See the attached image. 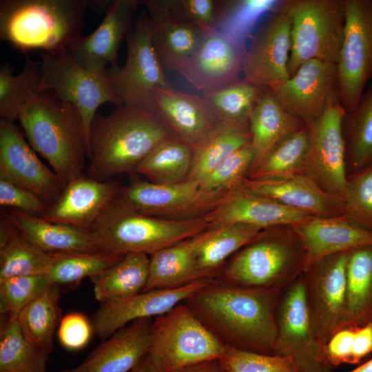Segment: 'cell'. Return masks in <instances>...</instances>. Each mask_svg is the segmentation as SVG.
Segmentation results:
<instances>
[{"instance_id":"52","label":"cell","mask_w":372,"mask_h":372,"mask_svg":"<svg viewBox=\"0 0 372 372\" xmlns=\"http://www.w3.org/2000/svg\"><path fill=\"white\" fill-rule=\"evenodd\" d=\"M353 333L354 327H343L327 342L325 354L328 362L333 367L342 364H351Z\"/></svg>"},{"instance_id":"40","label":"cell","mask_w":372,"mask_h":372,"mask_svg":"<svg viewBox=\"0 0 372 372\" xmlns=\"http://www.w3.org/2000/svg\"><path fill=\"white\" fill-rule=\"evenodd\" d=\"M309 132L307 126L291 133L269 152L250 179H282L305 174Z\"/></svg>"},{"instance_id":"51","label":"cell","mask_w":372,"mask_h":372,"mask_svg":"<svg viewBox=\"0 0 372 372\" xmlns=\"http://www.w3.org/2000/svg\"><path fill=\"white\" fill-rule=\"evenodd\" d=\"M0 205L19 209L27 214H43L48 207L30 191L0 177Z\"/></svg>"},{"instance_id":"37","label":"cell","mask_w":372,"mask_h":372,"mask_svg":"<svg viewBox=\"0 0 372 372\" xmlns=\"http://www.w3.org/2000/svg\"><path fill=\"white\" fill-rule=\"evenodd\" d=\"M194 149L172 136L158 145L136 167L147 180L160 185H172L187 180Z\"/></svg>"},{"instance_id":"36","label":"cell","mask_w":372,"mask_h":372,"mask_svg":"<svg viewBox=\"0 0 372 372\" xmlns=\"http://www.w3.org/2000/svg\"><path fill=\"white\" fill-rule=\"evenodd\" d=\"M251 142L249 125L221 123L194 148L187 180L200 182L234 152Z\"/></svg>"},{"instance_id":"1","label":"cell","mask_w":372,"mask_h":372,"mask_svg":"<svg viewBox=\"0 0 372 372\" xmlns=\"http://www.w3.org/2000/svg\"><path fill=\"white\" fill-rule=\"evenodd\" d=\"M280 292L213 278L183 302L225 347L273 354Z\"/></svg>"},{"instance_id":"47","label":"cell","mask_w":372,"mask_h":372,"mask_svg":"<svg viewBox=\"0 0 372 372\" xmlns=\"http://www.w3.org/2000/svg\"><path fill=\"white\" fill-rule=\"evenodd\" d=\"M342 202L344 215L372 231V165L348 178Z\"/></svg>"},{"instance_id":"38","label":"cell","mask_w":372,"mask_h":372,"mask_svg":"<svg viewBox=\"0 0 372 372\" xmlns=\"http://www.w3.org/2000/svg\"><path fill=\"white\" fill-rule=\"evenodd\" d=\"M14 67L3 63L0 67V116L1 120L14 122L21 110L41 94L40 61L25 54L21 72L14 75Z\"/></svg>"},{"instance_id":"41","label":"cell","mask_w":372,"mask_h":372,"mask_svg":"<svg viewBox=\"0 0 372 372\" xmlns=\"http://www.w3.org/2000/svg\"><path fill=\"white\" fill-rule=\"evenodd\" d=\"M59 291L51 285L17 315L25 337L33 344L50 353L54 348V334L61 322Z\"/></svg>"},{"instance_id":"30","label":"cell","mask_w":372,"mask_h":372,"mask_svg":"<svg viewBox=\"0 0 372 372\" xmlns=\"http://www.w3.org/2000/svg\"><path fill=\"white\" fill-rule=\"evenodd\" d=\"M264 230L243 223H227L203 233L194 256L196 280L216 278L227 260Z\"/></svg>"},{"instance_id":"5","label":"cell","mask_w":372,"mask_h":372,"mask_svg":"<svg viewBox=\"0 0 372 372\" xmlns=\"http://www.w3.org/2000/svg\"><path fill=\"white\" fill-rule=\"evenodd\" d=\"M282 227L265 229L236 251L216 278L237 286L279 292L290 285L306 269L307 254L291 227Z\"/></svg>"},{"instance_id":"7","label":"cell","mask_w":372,"mask_h":372,"mask_svg":"<svg viewBox=\"0 0 372 372\" xmlns=\"http://www.w3.org/2000/svg\"><path fill=\"white\" fill-rule=\"evenodd\" d=\"M225 349L184 302L153 320L147 356L158 372L220 359Z\"/></svg>"},{"instance_id":"3","label":"cell","mask_w":372,"mask_h":372,"mask_svg":"<svg viewBox=\"0 0 372 372\" xmlns=\"http://www.w3.org/2000/svg\"><path fill=\"white\" fill-rule=\"evenodd\" d=\"M87 0H1L0 39L24 54L65 50L81 37Z\"/></svg>"},{"instance_id":"17","label":"cell","mask_w":372,"mask_h":372,"mask_svg":"<svg viewBox=\"0 0 372 372\" xmlns=\"http://www.w3.org/2000/svg\"><path fill=\"white\" fill-rule=\"evenodd\" d=\"M34 151L14 122L0 120V177L30 191L50 205L65 185Z\"/></svg>"},{"instance_id":"24","label":"cell","mask_w":372,"mask_h":372,"mask_svg":"<svg viewBox=\"0 0 372 372\" xmlns=\"http://www.w3.org/2000/svg\"><path fill=\"white\" fill-rule=\"evenodd\" d=\"M118 192L119 188L112 183L82 175L65 185L42 217L90 230L108 205L117 198Z\"/></svg>"},{"instance_id":"6","label":"cell","mask_w":372,"mask_h":372,"mask_svg":"<svg viewBox=\"0 0 372 372\" xmlns=\"http://www.w3.org/2000/svg\"><path fill=\"white\" fill-rule=\"evenodd\" d=\"M209 228L204 217L169 220L147 216L127 207L116 198L90 231L101 251L151 256Z\"/></svg>"},{"instance_id":"4","label":"cell","mask_w":372,"mask_h":372,"mask_svg":"<svg viewBox=\"0 0 372 372\" xmlns=\"http://www.w3.org/2000/svg\"><path fill=\"white\" fill-rule=\"evenodd\" d=\"M18 120L32 148L65 185L82 176L89 148L74 105L41 94L21 110Z\"/></svg>"},{"instance_id":"31","label":"cell","mask_w":372,"mask_h":372,"mask_svg":"<svg viewBox=\"0 0 372 372\" xmlns=\"http://www.w3.org/2000/svg\"><path fill=\"white\" fill-rule=\"evenodd\" d=\"M52 254L29 241L9 216L0 225V280L17 276L47 275Z\"/></svg>"},{"instance_id":"32","label":"cell","mask_w":372,"mask_h":372,"mask_svg":"<svg viewBox=\"0 0 372 372\" xmlns=\"http://www.w3.org/2000/svg\"><path fill=\"white\" fill-rule=\"evenodd\" d=\"M203 232L151 255L143 291L177 288L197 280L194 256Z\"/></svg>"},{"instance_id":"35","label":"cell","mask_w":372,"mask_h":372,"mask_svg":"<svg viewBox=\"0 0 372 372\" xmlns=\"http://www.w3.org/2000/svg\"><path fill=\"white\" fill-rule=\"evenodd\" d=\"M370 322H372V245L349 251L345 327H358Z\"/></svg>"},{"instance_id":"56","label":"cell","mask_w":372,"mask_h":372,"mask_svg":"<svg viewBox=\"0 0 372 372\" xmlns=\"http://www.w3.org/2000/svg\"><path fill=\"white\" fill-rule=\"evenodd\" d=\"M109 3L110 1H88L87 8L91 9L96 14L105 13L108 8Z\"/></svg>"},{"instance_id":"44","label":"cell","mask_w":372,"mask_h":372,"mask_svg":"<svg viewBox=\"0 0 372 372\" xmlns=\"http://www.w3.org/2000/svg\"><path fill=\"white\" fill-rule=\"evenodd\" d=\"M149 19L189 24L206 34L214 29L219 1L214 0H141Z\"/></svg>"},{"instance_id":"57","label":"cell","mask_w":372,"mask_h":372,"mask_svg":"<svg viewBox=\"0 0 372 372\" xmlns=\"http://www.w3.org/2000/svg\"><path fill=\"white\" fill-rule=\"evenodd\" d=\"M349 372H372V359L359 365Z\"/></svg>"},{"instance_id":"49","label":"cell","mask_w":372,"mask_h":372,"mask_svg":"<svg viewBox=\"0 0 372 372\" xmlns=\"http://www.w3.org/2000/svg\"><path fill=\"white\" fill-rule=\"evenodd\" d=\"M228 372H302L289 358L225 347L220 358Z\"/></svg>"},{"instance_id":"43","label":"cell","mask_w":372,"mask_h":372,"mask_svg":"<svg viewBox=\"0 0 372 372\" xmlns=\"http://www.w3.org/2000/svg\"><path fill=\"white\" fill-rule=\"evenodd\" d=\"M52 254L46 276L52 285H72L91 278L118 262L125 255L104 251H70Z\"/></svg>"},{"instance_id":"39","label":"cell","mask_w":372,"mask_h":372,"mask_svg":"<svg viewBox=\"0 0 372 372\" xmlns=\"http://www.w3.org/2000/svg\"><path fill=\"white\" fill-rule=\"evenodd\" d=\"M3 317L0 331V372H47L50 353L25 337L17 316Z\"/></svg>"},{"instance_id":"34","label":"cell","mask_w":372,"mask_h":372,"mask_svg":"<svg viewBox=\"0 0 372 372\" xmlns=\"http://www.w3.org/2000/svg\"><path fill=\"white\" fill-rule=\"evenodd\" d=\"M148 19L152 43L164 70L177 71L198 51L207 34L192 25Z\"/></svg>"},{"instance_id":"19","label":"cell","mask_w":372,"mask_h":372,"mask_svg":"<svg viewBox=\"0 0 372 372\" xmlns=\"http://www.w3.org/2000/svg\"><path fill=\"white\" fill-rule=\"evenodd\" d=\"M245 52L232 36L214 28L177 72L204 95L240 80Z\"/></svg>"},{"instance_id":"8","label":"cell","mask_w":372,"mask_h":372,"mask_svg":"<svg viewBox=\"0 0 372 372\" xmlns=\"http://www.w3.org/2000/svg\"><path fill=\"white\" fill-rule=\"evenodd\" d=\"M291 50L289 72L293 74L310 60L336 64L345 21V0H287Z\"/></svg>"},{"instance_id":"42","label":"cell","mask_w":372,"mask_h":372,"mask_svg":"<svg viewBox=\"0 0 372 372\" xmlns=\"http://www.w3.org/2000/svg\"><path fill=\"white\" fill-rule=\"evenodd\" d=\"M347 157L356 174L372 165V81L343 120Z\"/></svg>"},{"instance_id":"11","label":"cell","mask_w":372,"mask_h":372,"mask_svg":"<svg viewBox=\"0 0 372 372\" xmlns=\"http://www.w3.org/2000/svg\"><path fill=\"white\" fill-rule=\"evenodd\" d=\"M338 97L346 112L372 81V0H345L343 37L336 63Z\"/></svg>"},{"instance_id":"10","label":"cell","mask_w":372,"mask_h":372,"mask_svg":"<svg viewBox=\"0 0 372 372\" xmlns=\"http://www.w3.org/2000/svg\"><path fill=\"white\" fill-rule=\"evenodd\" d=\"M276 324L274 355L291 358L302 372H332L309 315L302 274L280 292Z\"/></svg>"},{"instance_id":"12","label":"cell","mask_w":372,"mask_h":372,"mask_svg":"<svg viewBox=\"0 0 372 372\" xmlns=\"http://www.w3.org/2000/svg\"><path fill=\"white\" fill-rule=\"evenodd\" d=\"M125 64L106 69L107 78L123 105L153 111L152 95L157 87H169L151 40L147 14L142 13L127 39Z\"/></svg>"},{"instance_id":"50","label":"cell","mask_w":372,"mask_h":372,"mask_svg":"<svg viewBox=\"0 0 372 372\" xmlns=\"http://www.w3.org/2000/svg\"><path fill=\"white\" fill-rule=\"evenodd\" d=\"M92 333V322L81 313H70L61 318L58 329V338L66 349L77 351L87 345Z\"/></svg>"},{"instance_id":"55","label":"cell","mask_w":372,"mask_h":372,"mask_svg":"<svg viewBox=\"0 0 372 372\" xmlns=\"http://www.w3.org/2000/svg\"><path fill=\"white\" fill-rule=\"evenodd\" d=\"M130 372H158L150 362L147 355Z\"/></svg>"},{"instance_id":"20","label":"cell","mask_w":372,"mask_h":372,"mask_svg":"<svg viewBox=\"0 0 372 372\" xmlns=\"http://www.w3.org/2000/svg\"><path fill=\"white\" fill-rule=\"evenodd\" d=\"M139 3L137 0H111L105 17L91 34L81 37L65 51L80 65L96 72L117 66L121 43L130 37Z\"/></svg>"},{"instance_id":"2","label":"cell","mask_w":372,"mask_h":372,"mask_svg":"<svg viewBox=\"0 0 372 372\" xmlns=\"http://www.w3.org/2000/svg\"><path fill=\"white\" fill-rule=\"evenodd\" d=\"M174 136L154 112L122 105L109 115L96 114L89 138L90 177L104 180L133 174L158 145Z\"/></svg>"},{"instance_id":"15","label":"cell","mask_w":372,"mask_h":372,"mask_svg":"<svg viewBox=\"0 0 372 372\" xmlns=\"http://www.w3.org/2000/svg\"><path fill=\"white\" fill-rule=\"evenodd\" d=\"M345 114L336 92L320 118L308 127L309 143L305 170V174L321 189L342 200L348 180L343 130Z\"/></svg>"},{"instance_id":"13","label":"cell","mask_w":372,"mask_h":372,"mask_svg":"<svg viewBox=\"0 0 372 372\" xmlns=\"http://www.w3.org/2000/svg\"><path fill=\"white\" fill-rule=\"evenodd\" d=\"M202 189L200 183L185 180L160 185L134 175L130 183L119 189L117 198L140 214L169 220L203 217L229 192Z\"/></svg>"},{"instance_id":"45","label":"cell","mask_w":372,"mask_h":372,"mask_svg":"<svg viewBox=\"0 0 372 372\" xmlns=\"http://www.w3.org/2000/svg\"><path fill=\"white\" fill-rule=\"evenodd\" d=\"M265 88L243 79L203 96L221 123L249 125L250 113Z\"/></svg>"},{"instance_id":"33","label":"cell","mask_w":372,"mask_h":372,"mask_svg":"<svg viewBox=\"0 0 372 372\" xmlns=\"http://www.w3.org/2000/svg\"><path fill=\"white\" fill-rule=\"evenodd\" d=\"M149 257L129 253L116 264L90 278L96 299L101 304L143 291L149 274Z\"/></svg>"},{"instance_id":"53","label":"cell","mask_w":372,"mask_h":372,"mask_svg":"<svg viewBox=\"0 0 372 372\" xmlns=\"http://www.w3.org/2000/svg\"><path fill=\"white\" fill-rule=\"evenodd\" d=\"M372 353V322L354 327L352 342L351 364H359Z\"/></svg>"},{"instance_id":"18","label":"cell","mask_w":372,"mask_h":372,"mask_svg":"<svg viewBox=\"0 0 372 372\" xmlns=\"http://www.w3.org/2000/svg\"><path fill=\"white\" fill-rule=\"evenodd\" d=\"M284 107L307 127L322 115L338 92L336 64L310 60L282 82L269 87Z\"/></svg>"},{"instance_id":"28","label":"cell","mask_w":372,"mask_h":372,"mask_svg":"<svg viewBox=\"0 0 372 372\" xmlns=\"http://www.w3.org/2000/svg\"><path fill=\"white\" fill-rule=\"evenodd\" d=\"M307 125L282 106L269 87H265L249 116L254 158L249 174L280 140Z\"/></svg>"},{"instance_id":"29","label":"cell","mask_w":372,"mask_h":372,"mask_svg":"<svg viewBox=\"0 0 372 372\" xmlns=\"http://www.w3.org/2000/svg\"><path fill=\"white\" fill-rule=\"evenodd\" d=\"M9 218L29 241L46 253L101 251L90 230L20 211L11 212Z\"/></svg>"},{"instance_id":"9","label":"cell","mask_w":372,"mask_h":372,"mask_svg":"<svg viewBox=\"0 0 372 372\" xmlns=\"http://www.w3.org/2000/svg\"><path fill=\"white\" fill-rule=\"evenodd\" d=\"M40 56L41 93L52 90L60 101L76 108L89 148L90 129L97 109L106 103L122 105L121 100L114 92L105 72L85 69L65 50L41 52Z\"/></svg>"},{"instance_id":"48","label":"cell","mask_w":372,"mask_h":372,"mask_svg":"<svg viewBox=\"0 0 372 372\" xmlns=\"http://www.w3.org/2000/svg\"><path fill=\"white\" fill-rule=\"evenodd\" d=\"M254 158L251 142L238 149L200 182L202 189L228 192L238 187L249 173Z\"/></svg>"},{"instance_id":"22","label":"cell","mask_w":372,"mask_h":372,"mask_svg":"<svg viewBox=\"0 0 372 372\" xmlns=\"http://www.w3.org/2000/svg\"><path fill=\"white\" fill-rule=\"evenodd\" d=\"M154 112L172 135L195 148L222 123L203 96L169 87H157L152 95Z\"/></svg>"},{"instance_id":"27","label":"cell","mask_w":372,"mask_h":372,"mask_svg":"<svg viewBox=\"0 0 372 372\" xmlns=\"http://www.w3.org/2000/svg\"><path fill=\"white\" fill-rule=\"evenodd\" d=\"M291 228L304 248L307 267L327 256L372 245V231L345 215L313 217Z\"/></svg>"},{"instance_id":"23","label":"cell","mask_w":372,"mask_h":372,"mask_svg":"<svg viewBox=\"0 0 372 372\" xmlns=\"http://www.w3.org/2000/svg\"><path fill=\"white\" fill-rule=\"evenodd\" d=\"M203 217L211 228L237 223L253 225L265 230L276 227H292L316 216L249 192L239 185L230 190Z\"/></svg>"},{"instance_id":"26","label":"cell","mask_w":372,"mask_h":372,"mask_svg":"<svg viewBox=\"0 0 372 372\" xmlns=\"http://www.w3.org/2000/svg\"><path fill=\"white\" fill-rule=\"evenodd\" d=\"M240 186L316 217L344 215L342 200L324 192L306 174L282 179L257 180L245 177Z\"/></svg>"},{"instance_id":"54","label":"cell","mask_w":372,"mask_h":372,"mask_svg":"<svg viewBox=\"0 0 372 372\" xmlns=\"http://www.w3.org/2000/svg\"><path fill=\"white\" fill-rule=\"evenodd\" d=\"M169 372H228L220 359L201 362Z\"/></svg>"},{"instance_id":"25","label":"cell","mask_w":372,"mask_h":372,"mask_svg":"<svg viewBox=\"0 0 372 372\" xmlns=\"http://www.w3.org/2000/svg\"><path fill=\"white\" fill-rule=\"evenodd\" d=\"M153 320L130 322L104 340L79 365L55 372H130L148 354Z\"/></svg>"},{"instance_id":"46","label":"cell","mask_w":372,"mask_h":372,"mask_svg":"<svg viewBox=\"0 0 372 372\" xmlns=\"http://www.w3.org/2000/svg\"><path fill=\"white\" fill-rule=\"evenodd\" d=\"M52 285L46 275L17 276L0 280V313L17 316Z\"/></svg>"},{"instance_id":"21","label":"cell","mask_w":372,"mask_h":372,"mask_svg":"<svg viewBox=\"0 0 372 372\" xmlns=\"http://www.w3.org/2000/svg\"><path fill=\"white\" fill-rule=\"evenodd\" d=\"M211 279L197 280L174 289L141 291L103 303L93 317L94 333L104 340L133 321L161 316L183 302Z\"/></svg>"},{"instance_id":"14","label":"cell","mask_w":372,"mask_h":372,"mask_svg":"<svg viewBox=\"0 0 372 372\" xmlns=\"http://www.w3.org/2000/svg\"><path fill=\"white\" fill-rule=\"evenodd\" d=\"M349 251L324 257L308 266L302 273L309 315L324 347L346 325Z\"/></svg>"},{"instance_id":"16","label":"cell","mask_w":372,"mask_h":372,"mask_svg":"<svg viewBox=\"0 0 372 372\" xmlns=\"http://www.w3.org/2000/svg\"><path fill=\"white\" fill-rule=\"evenodd\" d=\"M291 29L290 17L281 3L268 15L245 50L243 79L265 88L289 78Z\"/></svg>"}]
</instances>
